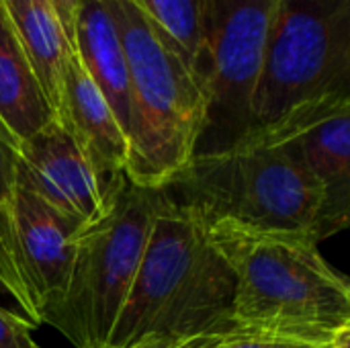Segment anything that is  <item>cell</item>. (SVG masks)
Wrapping results in <instances>:
<instances>
[{
	"instance_id": "obj_1",
	"label": "cell",
	"mask_w": 350,
	"mask_h": 348,
	"mask_svg": "<svg viewBox=\"0 0 350 348\" xmlns=\"http://www.w3.org/2000/svg\"><path fill=\"white\" fill-rule=\"evenodd\" d=\"M160 191L205 226L228 222L262 232L301 234L318 244L340 232L324 185L287 137L271 127L248 131L224 152L193 156Z\"/></svg>"
},
{
	"instance_id": "obj_2",
	"label": "cell",
	"mask_w": 350,
	"mask_h": 348,
	"mask_svg": "<svg viewBox=\"0 0 350 348\" xmlns=\"http://www.w3.org/2000/svg\"><path fill=\"white\" fill-rule=\"evenodd\" d=\"M205 228L234 275V326L304 345H330L350 328L349 279L314 238L228 222Z\"/></svg>"
},
{
	"instance_id": "obj_3",
	"label": "cell",
	"mask_w": 350,
	"mask_h": 348,
	"mask_svg": "<svg viewBox=\"0 0 350 348\" xmlns=\"http://www.w3.org/2000/svg\"><path fill=\"white\" fill-rule=\"evenodd\" d=\"M234 275L205 224L162 193L131 293L107 348L183 343L234 326Z\"/></svg>"
},
{
	"instance_id": "obj_4",
	"label": "cell",
	"mask_w": 350,
	"mask_h": 348,
	"mask_svg": "<svg viewBox=\"0 0 350 348\" xmlns=\"http://www.w3.org/2000/svg\"><path fill=\"white\" fill-rule=\"evenodd\" d=\"M125 51L131 131L125 176L164 189L195 156L205 101L193 68L170 35L137 0H107Z\"/></svg>"
},
{
	"instance_id": "obj_5",
	"label": "cell",
	"mask_w": 350,
	"mask_h": 348,
	"mask_svg": "<svg viewBox=\"0 0 350 348\" xmlns=\"http://www.w3.org/2000/svg\"><path fill=\"white\" fill-rule=\"evenodd\" d=\"M160 201V189L137 187L125 176L107 213L80 230L66 289L41 316L72 347L107 348L137 277Z\"/></svg>"
},
{
	"instance_id": "obj_6",
	"label": "cell",
	"mask_w": 350,
	"mask_h": 348,
	"mask_svg": "<svg viewBox=\"0 0 350 348\" xmlns=\"http://www.w3.org/2000/svg\"><path fill=\"white\" fill-rule=\"evenodd\" d=\"M342 96H350V0H279L252 96L250 129Z\"/></svg>"
},
{
	"instance_id": "obj_7",
	"label": "cell",
	"mask_w": 350,
	"mask_h": 348,
	"mask_svg": "<svg viewBox=\"0 0 350 348\" xmlns=\"http://www.w3.org/2000/svg\"><path fill=\"white\" fill-rule=\"evenodd\" d=\"M279 0H205L191 62L205 101L197 154L232 148L250 131L271 21Z\"/></svg>"
},
{
	"instance_id": "obj_8",
	"label": "cell",
	"mask_w": 350,
	"mask_h": 348,
	"mask_svg": "<svg viewBox=\"0 0 350 348\" xmlns=\"http://www.w3.org/2000/svg\"><path fill=\"white\" fill-rule=\"evenodd\" d=\"M16 185L84 228L107 213L119 191L103 185L78 142L57 119L21 144Z\"/></svg>"
},
{
	"instance_id": "obj_9",
	"label": "cell",
	"mask_w": 350,
	"mask_h": 348,
	"mask_svg": "<svg viewBox=\"0 0 350 348\" xmlns=\"http://www.w3.org/2000/svg\"><path fill=\"white\" fill-rule=\"evenodd\" d=\"M8 226L16 271L41 318L66 289L76 238L84 226L55 211L21 185L12 195Z\"/></svg>"
},
{
	"instance_id": "obj_10",
	"label": "cell",
	"mask_w": 350,
	"mask_h": 348,
	"mask_svg": "<svg viewBox=\"0 0 350 348\" xmlns=\"http://www.w3.org/2000/svg\"><path fill=\"white\" fill-rule=\"evenodd\" d=\"M267 127L285 135L304 164L324 185L332 219L338 230H347L350 215V96L299 107Z\"/></svg>"
},
{
	"instance_id": "obj_11",
	"label": "cell",
	"mask_w": 350,
	"mask_h": 348,
	"mask_svg": "<svg viewBox=\"0 0 350 348\" xmlns=\"http://www.w3.org/2000/svg\"><path fill=\"white\" fill-rule=\"evenodd\" d=\"M55 119L78 142L103 185L109 191H117L125 178L129 142L113 109L86 74L74 51L66 62Z\"/></svg>"
},
{
	"instance_id": "obj_12",
	"label": "cell",
	"mask_w": 350,
	"mask_h": 348,
	"mask_svg": "<svg viewBox=\"0 0 350 348\" xmlns=\"http://www.w3.org/2000/svg\"><path fill=\"white\" fill-rule=\"evenodd\" d=\"M72 47L78 62L113 109L129 142V76L121 35L107 0H78Z\"/></svg>"
},
{
	"instance_id": "obj_13",
	"label": "cell",
	"mask_w": 350,
	"mask_h": 348,
	"mask_svg": "<svg viewBox=\"0 0 350 348\" xmlns=\"http://www.w3.org/2000/svg\"><path fill=\"white\" fill-rule=\"evenodd\" d=\"M53 119L55 115L0 0V121L23 144Z\"/></svg>"
},
{
	"instance_id": "obj_14",
	"label": "cell",
	"mask_w": 350,
	"mask_h": 348,
	"mask_svg": "<svg viewBox=\"0 0 350 348\" xmlns=\"http://www.w3.org/2000/svg\"><path fill=\"white\" fill-rule=\"evenodd\" d=\"M39 86L57 115L68 55L74 51L57 16L45 0H2Z\"/></svg>"
},
{
	"instance_id": "obj_15",
	"label": "cell",
	"mask_w": 350,
	"mask_h": 348,
	"mask_svg": "<svg viewBox=\"0 0 350 348\" xmlns=\"http://www.w3.org/2000/svg\"><path fill=\"white\" fill-rule=\"evenodd\" d=\"M139 6L156 21L170 39L183 49L189 64L197 51L199 21L205 0H137Z\"/></svg>"
},
{
	"instance_id": "obj_16",
	"label": "cell",
	"mask_w": 350,
	"mask_h": 348,
	"mask_svg": "<svg viewBox=\"0 0 350 348\" xmlns=\"http://www.w3.org/2000/svg\"><path fill=\"white\" fill-rule=\"evenodd\" d=\"M0 310L31 324L35 330L43 324L16 271L10 244L0 236Z\"/></svg>"
},
{
	"instance_id": "obj_17",
	"label": "cell",
	"mask_w": 350,
	"mask_h": 348,
	"mask_svg": "<svg viewBox=\"0 0 350 348\" xmlns=\"http://www.w3.org/2000/svg\"><path fill=\"white\" fill-rule=\"evenodd\" d=\"M322 345H304L289 338H279L271 334H260L252 330H244L238 326H230L224 330H215L209 334H199L189 340H183L180 348H314Z\"/></svg>"
},
{
	"instance_id": "obj_18",
	"label": "cell",
	"mask_w": 350,
	"mask_h": 348,
	"mask_svg": "<svg viewBox=\"0 0 350 348\" xmlns=\"http://www.w3.org/2000/svg\"><path fill=\"white\" fill-rule=\"evenodd\" d=\"M18 148L21 144L0 121V236L10 244L8 213L12 195L16 189V168H18ZM12 250V244H10Z\"/></svg>"
},
{
	"instance_id": "obj_19",
	"label": "cell",
	"mask_w": 350,
	"mask_h": 348,
	"mask_svg": "<svg viewBox=\"0 0 350 348\" xmlns=\"http://www.w3.org/2000/svg\"><path fill=\"white\" fill-rule=\"evenodd\" d=\"M33 326L0 310V348H41L33 338Z\"/></svg>"
},
{
	"instance_id": "obj_20",
	"label": "cell",
	"mask_w": 350,
	"mask_h": 348,
	"mask_svg": "<svg viewBox=\"0 0 350 348\" xmlns=\"http://www.w3.org/2000/svg\"><path fill=\"white\" fill-rule=\"evenodd\" d=\"M53 14L57 16L70 45H72V39H74V21H76V8H78V0H45ZM74 49V47H72Z\"/></svg>"
},
{
	"instance_id": "obj_21",
	"label": "cell",
	"mask_w": 350,
	"mask_h": 348,
	"mask_svg": "<svg viewBox=\"0 0 350 348\" xmlns=\"http://www.w3.org/2000/svg\"><path fill=\"white\" fill-rule=\"evenodd\" d=\"M135 348H180V343H144Z\"/></svg>"
},
{
	"instance_id": "obj_22",
	"label": "cell",
	"mask_w": 350,
	"mask_h": 348,
	"mask_svg": "<svg viewBox=\"0 0 350 348\" xmlns=\"http://www.w3.org/2000/svg\"><path fill=\"white\" fill-rule=\"evenodd\" d=\"M314 348H330V345H322V347H314Z\"/></svg>"
}]
</instances>
